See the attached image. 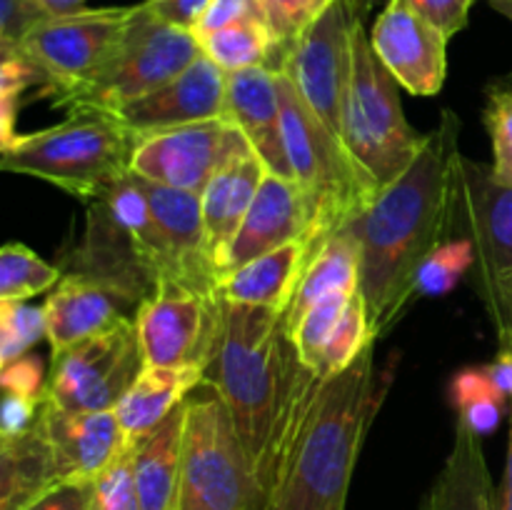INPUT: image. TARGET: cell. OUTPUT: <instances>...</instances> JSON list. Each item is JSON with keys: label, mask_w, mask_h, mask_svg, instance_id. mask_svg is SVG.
I'll return each mask as SVG.
<instances>
[{"label": "cell", "mask_w": 512, "mask_h": 510, "mask_svg": "<svg viewBox=\"0 0 512 510\" xmlns=\"http://www.w3.org/2000/svg\"><path fill=\"white\" fill-rule=\"evenodd\" d=\"M358 290L360 288L338 290V293L328 295V298H323L320 303H315L313 308L290 328V335H293L295 345H298L300 360H303L313 373L315 368H318L320 353H323L330 333L335 330L340 315L345 313V308H348V303L353 300V295L358 293Z\"/></svg>", "instance_id": "e575fe53"}, {"label": "cell", "mask_w": 512, "mask_h": 510, "mask_svg": "<svg viewBox=\"0 0 512 510\" xmlns=\"http://www.w3.org/2000/svg\"><path fill=\"white\" fill-rule=\"evenodd\" d=\"M453 393L460 410L458 418H463L480 435L490 433L498 425L505 400L510 403L508 395L490 378L488 368L460 373L453 383Z\"/></svg>", "instance_id": "d6a6232c"}, {"label": "cell", "mask_w": 512, "mask_h": 510, "mask_svg": "<svg viewBox=\"0 0 512 510\" xmlns=\"http://www.w3.org/2000/svg\"><path fill=\"white\" fill-rule=\"evenodd\" d=\"M200 55L203 50L193 30L170 25L140 3L133 8L118 45L98 73L63 95L58 105L68 110H115L158 90Z\"/></svg>", "instance_id": "ba28073f"}, {"label": "cell", "mask_w": 512, "mask_h": 510, "mask_svg": "<svg viewBox=\"0 0 512 510\" xmlns=\"http://www.w3.org/2000/svg\"><path fill=\"white\" fill-rule=\"evenodd\" d=\"M315 378L300 360L285 310L225 303L223 335L205 380L218 388L268 493L290 420Z\"/></svg>", "instance_id": "7a4b0ae2"}, {"label": "cell", "mask_w": 512, "mask_h": 510, "mask_svg": "<svg viewBox=\"0 0 512 510\" xmlns=\"http://www.w3.org/2000/svg\"><path fill=\"white\" fill-rule=\"evenodd\" d=\"M210 3L213 0H145V5L158 18L168 20L170 25H178V28L185 30H195V25L203 18Z\"/></svg>", "instance_id": "7dc6e473"}, {"label": "cell", "mask_w": 512, "mask_h": 510, "mask_svg": "<svg viewBox=\"0 0 512 510\" xmlns=\"http://www.w3.org/2000/svg\"><path fill=\"white\" fill-rule=\"evenodd\" d=\"M0 60H3L0 63V103H3V110H0V120H3L0 135H3L5 148V145H10L15 140L13 125L20 95L30 85H40V78L18 48H0Z\"/></svg>", "instance_id": "f35d334b"}, {"label": "cell", "mask_w": 512, "mask_h": 510, "mask_svg": "<svg viewBox=\"0 0 512 510\" xmlns=\"http://www.w3.org/2000/svg\"><path fill=\"white\" fill-rule=\"evenodd\" d=\"M48 18L43 0H0V48H18Z\"/></svg>", "instance_id": "ab89813d"}, {"label": "cell", "mask_w": 512, "mask_h": 510, "mask_svg": "<svg viewBox=\"0 0 512 510\" xmlns=\"http://www.w3.org/2000/svg\"><path fill=\"white\" fill-rule=\"evenodd\" d=\"M63 273L45 263L23 243H8L0 250V300H25L60 283Z\"/></svg>", "instance_id": "4dcf8cb0"}, {"label": "cell", "mask_w": 512, "mask_h": 510, "mask_svg": "<svg viewBox=\"0 0 512 510\" xmlns=\"http://www.w3.org/2000/svg\"><path fill=\"white\" fill-rule=\"evenodd\" d=\"M245 150H250L248 138L228 118L200 120L135 140L130 173L165 188L203 195L215 173Z\"/></svg>", "instance_id": "9a60e30c"}, {"label": "cell", "mask_w": 512, "mask_h": 510, "mask_svg": "<svg viewBox=\"0 0 512 510\" xmlns=\"http://www.w3.org/2000/svg\"><path fill=\"white\" fill-rule=\"evenodd\" d=\"M278 88L293 183L298 185L308 213V233L303 240L308 263L323 243L363 213L378 188L350 158L343 140L310 110L283 73H278Z\"/></svg>", "instance_id": "5b68a950"}, {"label": "cell", "mask_w": 512, "mask_h": 510, "mask_svg": "<svg viewBox=\"0 0 512 510\" xmlns=\"http://www.w3.org/2000/svg\"><path fill=\"white\" fill-rule=\"evenodd\" d=\"M375 408L370 343L353 365L315 378L305 390L285 435L268 510H345Z\"/></svg>", "instance_id": "3957f363"}, {"label": "cell", "mask_w": 512, "mask_h": 510, "mask_svg": "<svg viewBox=\"0 0 512 510\" xmlns=\"http://www.w3.org/2000/svg\"><path fill=\"white\" fill-rule=\"evenodd\" d=\"M43 310L53 355L135 315L118 293L78 273H63Z\"/></svg>", "instance_id": "7402d4cb"}, {"label": "cell", "mask_w": 512, "mask_h": 510, "mask_svg": "<svg viewBox=\"0 0 512 510\" xmlns=\"http://www.w3.org/2000/svg\"><path fill=\"white\" fill-rule=\"evenodd\" d=\"M485 128L493 143V173L500 183L512 185V88L498 85L488 93L483 110Z\"/></svg>", "instance_id": "74e56055"}, {"label": "cell", "mask_w": 512, "mask_h": 510, "mask_svg": "<svg viewBox=\"0 0 512 510\" xmlns=\"http://www.w3.org/2000/svg\"><path fill=\"white\" fill-rule=\"evenodd\" d=\"M265 175H268V168L260 155L250 148L223 165L200 195V213H203L205 235H208L215 265H218L220 253L238 233Z\"/></svg>", "instance_id": "603a6c76"}, {"label": "cell", "mask_w": 512, "mask_h": 510, "mask_svg": "<svg viewBox=\"0 0 512 510\" xmlns=\"http://www.w3.org/2000/svg\"><path fill=\"white\" fill-rule=\"evenodd\" d=\"M375 343L373 328H370L368 308H365L363 293H355L353 300L348 303L345 313L340 315L338 325L330 333L328 343H325L323 353H320V363L315 368L318 378H330V375L340 373L348 365L358 360V355Z\"/></svg>", "instance_id": "1f68e13d"}, {"label": "cell", "mask_w": 512, "mask_h": 510, "mask_svg": "<svg viewBox=\"0 0 512 510\" xmlns=\"http://www.w3.org/2000/svg\"><path fill=\"white\" fill-rule=\"evenodd\" d=\"M225 88H228V73L220 70L208 55H200L193 65H188L183 73L160 85L158 90L108 113H113L135 138H143L158 130L223 118Z\"/></svg>", "instance_id": "ac0fdd59"}, {"label": "cell", "mask_w": 512, "mask_h": 510, "mask_svg": "<svg viewBox=\"0 0 512 510\" xmlns=\"http://www.w3.org/2000/svg\"><path fill=\"white\" fill-rule=\"evenodd\" d=\"M373 5H375V0H353V10H355V15H358V20H363L365 23V18L370 15Z\"/></svg>", "instance_id": "816d5d0a"}, {"label": "cell", "mask_w": 512, "mask_h": 510, "mask_svg": "<svg viewBox=\"0 0 512 510\" xmlns=\"http://www.w3.org/2000/svg\"><path fill=\"white\" fill-rule=\"evenodd\" d=\"M305 233H308V213L298 185L268 173L238 233L220 253V278L280 245L305 240Z\"/></svg>", "instance_id": "44dd1931"}, {"label": "cell", "mask_w": 512, "mask_h": 510, "mask_svg": "<svg viewBox=\"0 0 512 510\" xmlns=\"http://www.w3.org/2000/svg\"><path fill=\"white\" fill-rule=\"evenodd\" d=\"M135 135L108 110H68V118L38 133L15 135L3 148L5 173L30 175L93 203L130 173Z\"/></svg>", "instance_id": "277c9868"}, {"label": "cell", "mask_w": 512, "mask_h": 510, "mask_svg": "<svg viewBox=\"0 0 512 510\" xmlns=\"http://www.w3.org/2000/svg\"><path fill=\"white\" fill-rule=\"evenodd\" d=\"M205 383L203 368H148L135 378L115 408L128 440L143 438L163 423L195 388Z\"/></svg>", "instance_id": "83f0119b"}, {"label": "cell", "mask_w": 512, "mask_h": 510, "mask_svg": "<svg viewBox=\"0 0 512 510\" xmlns=\"http://www.w3.org/2000/svg\"><path fill=\"white\" fill-rule=\"evenodd\" d=\"M355 288H360V248L355 235L343 228L305 263L293 300L285 310L288 328H293L315 303L328 295Z\"/></svg>", "instance_id": "f1b7e54d"}, {"label": "cell", "mask_w": 512, "mask_h": 510, "mask_svg": "<svg viewBox=\"0 0 512 510\" xmlns=\"http://www.w3.org/2000/svg\"><path fill=\"white\" fill-rule=\"evenodd\" d=\"M480 438L483 435L458 418L453 450L430 490L425 510H493L495 490Z\"/></svg>", "instance_id": "4316f807"}, {"label": "cell", "mask_w": 512, "mask_h": 510, "mask_svg": "<svg viewBox=\"0 0 512 510\" xmlns=\"http://www.w3.org/2000/svg\"><path fill=\"white\" fill-rule=\"evenodd\" d=\"M458 135V118L445 110L413 165L345 225L358 240L360 293L375 340L403 318L420 290V273L445 243Z\"/></svg>", "instance_id": "6da1fadb"}, {"label": "cell", "mask_w": 512, "mask_h": 510, "mask_svg": "<svg viewBox=\"0 0 512 510\" xmlns=\"http://www.w3.org/2000/svg\"><path fill=\"white\" fill-rule=\"evenodd\" d=\"M333 3L335 0H258L260 15L275 40V73H280V65H283L290 45Z\"/></svg>", "instance_id": "836d02e7"}, {"label": "cell", "mask_w": 512, "mask_h": 510, "mask_svg": "<svg viewBox=\"0 0 512 510\" xmlns=\"http://www.w3.org/2000/svg\"><path fill=\"white\" fill-rule=\"evenodd\" d=\"M445 240H463L473 253L478 298L512 270V185L500 183L493 165L475 163L458 153L450 185Z\"/></svg>", "instance_id": "7c38bea8"}, {"label": "cell", "mask_w": 512, "mask_h": 510, "mask_svg": "<svg viewBox=\"0 0 512 510\" xmlns=\"http://www.w3.org/2000/svg\"><path fill=\"white\" fill-rule=\"evenodd\" d=\"M55 485L60 483L40 415L23 433L0 435V510L28 508Z\"/></svg>", "instance_id": "484cf974"}, {"label": "cell", "mask_w": 512, "mask_h": 510, "mask_svg": "<svg viewBox=\"0 0 512 510\" xmlns=\"http://www.w3.org/2000/svg\"><path fill=\"white\" fill-rule=\"evenodd\" d=\"M40 418L60 485L93 483L130 443L115 410L73 413L43 403Z\"/></svg>", "instance_id": "d6986e66"}, {"label": "cell", "mask_w": 512, "mask_h": 510, "mask_svg": "<svg viewBox=\"0 0 512 510\" xmlns=\"http://www.w3.org/2000/svg\"><path fill=\"white\" fill-rule=\"evenodd\" d=\"M223 320L220 293L163 280L135 310L133 323L148 368H203L208 373Z\"/></svg>", "instance_id": "30bf717a"}, {"label": "cell", "mask_w": 512, "mask_h": 510, "mask_svg": "<svg viewBox=\"0 0 512 510\" xmlns=\"http://www.w3.org/2000/svg\"><path fill=\"white\" fill-rule=\"evenodd\" d=\"M493 510H512V398H510V433H508V458H505L503 483L495 490Z\"/></svg>", "instance_id": "c3c4849f"}, {"label": "cell", "mask_w": 512, "mask_h": 510, "mask_svg": "<svg viewBox=\"0 0 512 510\" xmlns=\"http://www.w3.org/2000/svg\"><path fill=\"white\" fill-rule=\"evenodd\" d=\"M43 398H30V395L3 393V415H0V435H18L28 430L38 420Z\"/></svg>", "instance_id": "f6af8a7d"}, {"label": "cell", "mask_w": 512, "mask_h": 510, "mask_svg": "<svg viewBox=\"0 0 512 510\" xmlns=\"http://www.w3.org/2000/svg\"><path fill=\"white\" fill-rule=\"evenodd\" d=\"M135 183L148 203V248L158 283L170 280L195 290L218 293L220 273L205 235L200 195L165 188L140 175H135Z\"/></svg>", "instance_id": "2e32d148"}, {"label": "cell", "mask_w": 512, "mask_h": 510, "mask_svg": "<svg viewBox=\"0 0 512 510\" xmlns=\"http://www.w3.org/2000/svg\"><path fill=\"white\" fill-rule=\"evenodd\" d=\"M0 383H3V393H18L30 395V398H43L45 388H48V378L43 375V365L35 355H23V358L13 360V363L3 365L0 373Z\"/></svg>", "instance_id": "7bdbcfd3"}, {"label": "cell", "mask_w": 512, "mask_h": 510, "mask_svg": "<svg viewBox=\"0 0 512 510\" xmlns=\"http://www.w3.org/2000/svg\"><path fill=\"white\" fill-rule=\"evenodd\" d=\"M185 403L133 443V475L143 510H173L183 463Z\"/></svg>", "instance_id": "d4e9b609"}, {"label": "cell", "mask_w": 512, "mask_h": 510, "mask_svg": "<svg viewBox=\"0 0 512 510\" xmlns=\"http://www.w3.org/2000/svg\"><path fill=\"white\" fill-rule=\"evenodd\" d=\"M150 215L135 175L128 173L110 193L88 203V225L68 273L98 280L138 310L158 288L148 248ZM135 318V315H133Z\"/></svg>", "instance_id": "9c48e42d"}, {"label": "cell", "mask_w": 512, "mask_h": 510, "mask_svg": "<svg viewBox=\"0 0 512 510\" xmlns=\"http://www.w3.org/2000/svg\"><path fill=\"white\" fill-rule=\"evenodd\" d=\"M255 15H260L258 0H213L208 5V10L203 13V18L198 20L193 33L195 38H203V35L215 33L220 28H228V25L238 23V20L255 18Z\"/></svg>", "instance_id": "ee69618b"}, {"label": "cell", "mask_w": 512, "mask_h": 510, "mask_svg": "<svg viewBox=\"0 0 512 510\" xmlns=\"http://www.w3.org/2000/svg\"><path fill=\"white\" fill-rule=\"evenodd\" d=\"M305 258H308V248L303 240L280 245L245 263L243 268L223 275L218 280L220 298L233 305L288 310L305 270Z\"/></svg>", "instance_id": "cb8c5ba5"}, {"label": "cell", "mask_w": 512, "mask_h": 510, "mask_svg": "<svg viewBox=\"0 0 512 510\" xmlns=\"http://www.w3.org/2000/svg\"><path fill=\"white\" fill-rule=\"evenodd\" d=\"M255 470L218 388L205 380L185 403L183 463L173 510H268Z\"/></svg>", "instance_id": "8992f818"}, {"label": "cell", "mask_w": 512, "mask_h": 510, "mask_svg": "<svg viewBox=\"0 0 512 510\" xmlns=\"http://www.w3.org/2000/svg\"><path fill=\"white\" fill-rule=\"evenodd\" d=\"M88 510H143L133 475V443L93 480Z\"/></svg>", "instance_id": "8d00e7d4"}, {"label": "cell", "mask_w": 512, "mask_h": 510, "mask_svg": "<svg viewBox=\"0 0 512 510\" xmlns=\"http://www.w3.org/2000/svg\"><path fill=\"white\" fill-rule=\"evenodd\" d=\"M483 3H488L495 13H500L512 23V0H483Z\"/></svg>", "instance_id": "f907efd6"}, {"label": "cell", "mask_w": 512, "mask_h": 510, "mask_svg": "<svg viewBox=\"0 0 512 510\" xmlns=\"http://www.w3.org/2000/svg\"><path fill=\"white\" fill-rule=\"evenodd\" d=\"M128 8L75 10L65 15H50L18 45L40 78L45 98L58 103L63 95L93 78L108 60L133 15Z\"/></svg>", "instance_id": "4fadbf2b"}, {"label": "cell", "mask_w": 512, "mask_h": 510, "mask_svg": "<svg viewBox=\"0 0 512 510\" xmlns=\"http://www.w3.org/2000/svg\"><path fill=\"white\" fill-rule=\"evenodd\" d=\"M340 138L350 158L378 190L398 180L425 143V135L405 118L398 83L375 55L360 20L353 33V75Z\"/></svg>", "instance_id": "52a82bcc"}, {"label": "cell", "mask_w": 512, "mask_h": 510, "mask_svg": "<svg viewBox=\"0 0 512 510\" xmlns=\"http://www.w3.org/2000/svg\"><path fill=\"white\" fill-rule=\"evenodd\" d=\"M370 45L395 83L410 95H438L448 73V38L400 0H388L370 30Z\"/></svg>", "instance_id": "e0dca14e"}, {"label": "cell", "mask_w": 512, "mask_h": 510, "mask_svg": "<svg viewBox=\"0 0 512 510\" xmlns=\"http://www.w3.org/2000/svg\"><path fill=\"white\" fill-rule=\"evenodd\" d=\"M400 3L408 5L413 13L435 25L450 40L460 30H465L475 0H400Z\"/></svg>", "instance_id": "60d3db41"}, {"label": "cell", "mask_w": 512, "mask_h": 510, "mask_svg": "<svg viewBox=\"0 0 512 510\" xmlns=\"http://www.w3.org/2000/svg\"><path fill=\"white\" fill-rule=\"evenodd\" d=\"M198 43L203 55H208L225 73H238V70L258 68V65L273 70L275 40L260 15L203 35Z\"/></svg>", "instance_id": "f546056e"}, {"label": "cell", "mask_w": 512, "mask_h": 510, "mask_svg": "<svg viewBox=\"0 0 512 510\" xmlns=\"http://www.w3.org/2000/svg\"><path fill=\"white\" fill-rule=\"evenodd\" d=\"M93 483H63L50 488L23 510H88Z\"/></svg>", "instance_id": "bcb514c9"}, {"label": "cell", "mask_w": 512, "mask_h": 510, "mask_svg": "<svg viewBox=\"0 0 512 510\" xmlns=\"http://www.w3.org/2000/svg\"><path fill=\"white\" fill-rule=\"evenodd\" d=\"M145 370L133 318L53 355L45 403L73 413L115 410Z\"/></svg>", "instance_id": "8fae6325"}, {"label": "cell", "mask_w": 512, "mask_h": 510, "mask_svg": "<svg viewBox=\"0 0 512 510\" xmlns=\"http://www.w3.org/2000/svg\"><path fill=\"white\" fill-rule=\"evenodd\" d=\"M353 0H335L283 58L280 73L295 85L315 115L343 135V110L353 75ZM363 23V20H360ZM343 140V138H340Z\"/></svg>", "instance_id": "5bb4252c"}, {"label": "cell", "mask_w": 512, "mask_h": 510, "mask_svg": "<svg viewBox=\"0 0 512 510\" xmlns=\"http://www.w3.org/2000/svg\"><path fill=\"white\" fill-rule=\"evenodd\" d=\"M223 118H228L248 138L250 148L260 155L268 173L293 180L275 70L258 65V68L228 73Z\"/></svg>", "instance_id": "ffe728a7"}, {"label": "cell", "mask_w": 512, "mask_h": 510, "mask_svg": "<svg viewBox=\"0 0 512 510\" xmlns=\"http://www.w3.org/2000/svg\"><path fill=\"white\" fill-rule=\"evenodd\" d=\"M43 338H48L43 308H33L20 300H0V363L23 358Z\"/></svg>", "instance_id": "d590c367"}, {"label": "cell", "mask_w": 512, "mask_h": 510, "mask_svg": "<svg viewBox=\"0 0 512 510\" xmlns=\"http://www.w3.org/2000/svg\"><path fill=\"white\" fill-rule=\"evenodd\" d=\"M480 303L485 305L490 320L495 323V330H498L500 350L512 355V270L505 273L503 278L495 280V283L480 295Z\"/></svg>", "instance_id": "b9f144b4"}, {"label": "cell", "mask_w": 512, "mask_h": 510, "mask_svg": "<svg viewBox=\"0 0 512 510\" xmlns=\"http://www.w3.org/2000/svg\"><path fill=\"white\" fill-rule=\"evenodd\" d=\"M43 5L48 8L50 15H65L75 13V10H83L85 0H43Z\"/></svg>", "instance_id": "681fc988"}]
</instances>
